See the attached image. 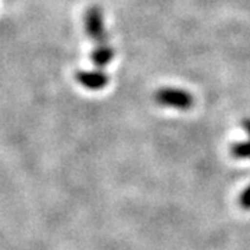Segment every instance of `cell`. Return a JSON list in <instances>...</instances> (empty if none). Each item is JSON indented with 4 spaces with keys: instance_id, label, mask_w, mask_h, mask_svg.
I'll return each mask as SVG.
<instances>
[{
    "instance_id": "6",
    "label": "cell",
    "mask_w": 250,
    "mask_h": 250,
    "mask_svg": "<svg viewBox=\"0 0 250 250\" xmlns=\"http://www.w3.org/2000/svg\"><path fill=\"white\" fill-rule=\"evenodd\" d=\"M239 203H241L242 208L250 210V185L242 192L241 197H239Z\"/></svg>"
},
{
    "instance_id": "4",
    "label": "cell",
    "mask_w": 250,
    "mask_h": 250,
    "mask_svg": "<svg viewBox=\"0 0 250 250\" xmlns=\"http://www.w3.org/2000/svg\"><path fill=\"white\" fill-rule=\"evenodd\" d=\"M243 129L248 134V139L243 142H236L231 146V154L239 160H250V118L243 120Z\"/></svg>"
},
{
    "instance_id": "5",
    "label": "cell",
    "mask_w": 250,
    "mask_h": 250,
    "mask_svg": "<svg viewBox=\"0 0 250 250\" xmlns=\"http://www.w3.org/2000/svg\"><path fill=\"white\" fill-rule=\"evenodd\" d=\"M90 59H92V62L95 64V67L102 70L114 59V50L110 45L95 46L93 52L90 54Z\"/></svg>"
},
{
    "instance_id": "1",
    "label": "cell",
    "mask_w": 250,
    "mask_h": 250,
    "mask_svg": "<svg viewBox=\"0 0 250 250\" xmlns=\"http://www.w3.org/2000/svg\"><path fill=\"white\" fill-rule=\"evenodd\" d=\"M154 100L163 107L175 108V110H189L193 106V96L181 88H161L156 92Z\"/></svg>"
},
{
    "instance_id": "2",
    "label": "cell",
    "mask_w": 250,
    "mask_h": 250,
    "mask_svg": "<svg viewBox=\"0 0 250 250\" xmlns=\"http://www.w3.org/2000/svg\"><path fill=\"white\" fill-rule=\"evenodd\" d=\"M85 31L93 41L95 46H106L108 43V35L106 27H104V20L103 13L99 7H90L85 14Z\"/></svg>"
},
{
    "instance_id": "3",
    "label": "cell",
    "mask_w": 250,
    "mask_h": 250,
    "mask_svg": "<svg viewBox=\"0 0 250 250\" xmlns=\"http://www.w3.org/2000/svg\"><path fill=\"white\" fill-rule=\"evenodd\" d=\"M77 81L86 89L100 90L107 86L108 75L104 74L100 68H96L93 71H78Z\"/></svg>"
}]
</instances>
